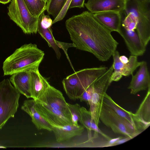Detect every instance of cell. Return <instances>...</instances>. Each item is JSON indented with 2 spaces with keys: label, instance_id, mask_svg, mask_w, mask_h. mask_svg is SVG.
Here are the masks:
<instances>
[{
  "label": "cell",
  "instance_id": "5bb4252c",
  "mask_svg": "<svg viewBox=\"0 0 150 150\" xmlns=\"http://www.w3.org/2000/svg\"><path fill=\"white\" fill-rule=\"evenodd\" d=\"M118 33L123 39L131 55L138 57L144 54L146 47L143 44L135 30H127L121 26Z\"/></svg>",
  "mask_w": 150,
  "mask_h": 150
},
{
  "label": "cell",
  "instance_id": "603a6c76",
  "mask_svg": "<svg viewBox=\"0 0 150 150\" xmlns=\"http://www.w3.org/2000/svg\"><path fill=\"white\" fill-rule=\"evenodd\" d=\"M103 101L119 115L127 120L137 129L133 119V113L121 107L106 93L104 95Z\"/></svg>",
  "mask_w": 150,
  "mask_h": 150
},
{
  "label": "cell",
  "instance_id": "f1b7e54d",
  "mask_svg": "<svg viewBox=\"0 0 150 150\" xmlns=\"http://www.w3.org/2000/svg\"><path fill=\"white\" fill-rule=\"evenodd\" d=\"M71 0H67L65 5L59 15L52 21V24L58 21H60L63 19L69 9V7Z\"/></svg>",
  "mask_w": 150,
  "mask_h": 150
},
{
  "label": "cell",
  "instance_id": "4fadbf2b",
  "mask_svg": "<svg viewBox=\"0 0 150 150\" xmlns=\"http://www.w3.org/2000/svg\"><path fill=\"white\" fill-rule=\"evenodd\" d=\"M132 75L131 80L128 87L130 90L131 94H135L150 86V74L146 61H142L139 70L135 75Z\"/></svg>",
  "mask_w": 150,
  "mask_h": 150
},
{
  "label": "cell",
  "instance_id": "e575fe53",
  "mask_svg": "<svg viewBox=\"0 0 150 150\" xmlns=\"http://www.w3.org/2000/svg\"><path fill=\"white\" fill-rule=\"evenodd\" d=\"M43 2L47 4L48 0H42Z\"/></svg>",
  "mask_w": 150,
  "mask_h": 150
},
{
  "label": "cell",
  "instance_id": "d6986e66",
  "mask_svg": "<svg viewBox=\"0 0 150 150\" xmlns=\"http://www.w3.org/2000/svg\"><path fill=\"white\" fill-rule=\"evenodd\" d=\"M35 106V100L33 99L26 100L24 101L21 109L30 116L32 122L38 130L45 129L52 131L53 127L37 112Z\"/></svg>",
  "mask_w": 150,
  "mask_h": 150
},
{
  "label": "cell",
  "instance_id": "d6a6232c",
  "mask_svg": "<svg viewBox=\"0 0 150 150\" xmlns=\"http://www.w3.org/2000/svg\"><path fill=\"white\" fill-rule=\"evenodd\" d=\"M119 59L120 60L124 63H127L128 60V58L124 55L120 56Z\"/></svg>",
  "mask_w": 150,
  "mask_h": 150
},
{
  "label": "cell",
  "instance_id": "4dcf8cb0",
  "mask_svg": "<svg viewBox=\"0 0 150 150\" xmlns=\"http://www.w3.org/2000/svg\"><path fill=\"white\" fill-rule=\"evenodd\" d=\"M40 16L41 23L42 27L45 28H51L52 24V21L50 17L45 15L44 11L41 13Z\"/></svg>",
  "mask_w": 150,
  "mask_h": 150
},
{
  "label": "cell",
  "instance_id": "ffe728a7",
  "mask_svg": "<svg viewBox=\"0 0 150 150\" xmlns=\"http://www.w3.org/2000/svg\"><path fill=\"white\" fill-rule=\"evenodd\" d=\"M30 71L28 70L15 73L12 75L9 79L14 87L27 98H31Z\"/></svg>",
  "mask_w": 150,
  "mask_h": 150
},
{
  "label": "cell",
  "instance_id": "d4e9b609",
  "mask_svg": "<svg viewBox=\"0 0 150 150\" xmlns=\"http://www.w3.org/2000/svg\"><path fill=\"white\" fill-rule=\"evenodd\" d=\"M67 0H48L46 10L54 18L59 15Z\"/></svg>",
  "mask_w": 150,
  "mask_h": 150
},
{
  "label": "cell",
  "instance_id": "ac0fdd59",
  "mask_svg": "<svg viewBox=\"0 0 150 150\" xmlns=\"http://www.w3.org/2000/svg\"><path fill=\"white\" fill-rule=\"evenodd\" d=\"M30 73L31 98L35 100L42 95L51 85L40 73L39 68L30 70Z\"/></svg>",
  "mask_w": 150,
  "mask_h": 150
},
{
  "label": "cell",
  "instance_id": "52a82bcc",
  "mask_svg": "<svg viewBox=\"0 0 150 150\" xmlns=\"http://www.w3.org/2000/svg\"><path fill=\"white\" fill-rule=\"evenodd\" d=\"M99 117L101 122L115 133L132 139L142 132L127 120L119 115L103 101Z\"/></svg>",
  "mask_w": 150,
  "mask_h": 150
},
{
  "label": "cell",
  "instance_id": "9c48e42d",
  "mask_svg": "<svg viewBox=\"0 0 150 150\" xmlns=\"http://www.w3.org/2000/svg\"><path fill=\"white\" fill-rule=\"evenodd\" d=\"M35 100L60 111L72 120L67 103L63 94L53 86L51 85L42 95Z\"/></svg>",
  "mask_w": 150,
  "mask_h": 150
},
{
  "label": "cell",
  "instance_id": "e0dca14e",
  "mask_svg": "<svg viewBox=\"0 0 150 150\" xmlns=\"http://www.w3.org/2000/svg\"><path fill=\"white\" fill-rule=\"evenodd\" d=\"M79 121L86 129L88 140L97 138L98 137L99 135L107 140H109L111 139L100 129L92 118L90 111L83 107H81L80 116Z\"/></svg>",
  "mask_w": 150,
  "mask_h": 150
},
{
  "label": "cell",
  "instance_id": "7c38bea8",
  "mask_svg": "<svg viewBox=\"0 0 150 150\" xmlns=\"http://www.w3.org/2000/svg\"><path fill=\"white\" fill-rule=\"evenodd\" d=\"M126 0H88L84 5L92 14L107 11L124 12Z\"/></svg>",
  "mask_w": 150,
  "mask_h": 150
},
{
  "label": "cell",
  "instance_id": "1f68e13d",
  "mask_svg": "<svg viewBox=\"0 0 150 150\" xmlns=\"http://www.w3.org/2000/svg\"><path fill=\"white\" fill-rule=\"evenodd\" d=\"M85 0H72L69 9L73 8H83L84 5Z\"/></svg>",
  "mask_w": 150,
  "mask_h": 150
},
{
  "label": "cell",
  "instance_id": "7a4b0ae2",
  "mask_svg": "<svg viewBox=\"0 0 150 150\" xmlns=\"http://www.w3.org/2000/svg\"><path fill=\"white\" fill-rule=\"evenodd\" d=\"M44 51L36 45L25 44L17 49L3 63L4 76L39 68L44 58Z\"/></svg>",
  "mask_w": 150,
  "mask_h": 150
},
{
  "label": "cell",
  "instance_id": "7402d4cb",
  "mask_svg": "<svg viewBox=\"0 0 150 150\" xmlns=\"http://www.w3.org/2000/svg\"><path fill=\"white\" fill-rule=\"evenodd\" d=\"M41 19L40 15L39 18L37 32L47 42L49 46L53 50L57 58L59 59L61 57V54L59 48L56 44V40L53 36L52 30L51 28H44L41 24Z\"/></svg>",
  "mask_w": 150,
  "mask_h": 150
},
{
  "label": "cell",
  "instance_id": "277c9868",
  "mask_svg": "<svg viewBox=\"0 0 150 150\" xmlns=\"http://www.w3.org/2000/svg\"><path fill=\"white\" fill-rule=\"evenodd\" d=\"M124 12L131 13L136 17V32L146 47L150 40V0H128Z\"/></svg>",
  "mask_w": 150,
  "mask_h": 150
},
{
  "label": "cell",
  "instance_id": "836d02e7",
  "mask_svg": "<svg viewBox=\"0 0 150 150\" xmlns=\"http://www.w3.org/2000/svg\"><path fill=\"white\" fill-rule=\"evenodd\" d=\"M11 0H0V3L3 4H7L11 1Z\"/></svg>",
  "mask_w": 150,
  "mask_h": 150
},
{
  "label": "cell",
  "instance_id": "2e32d148",
  "mask_svg": "<svg viewBox=\"0 0 150 150\" xmlns=\"http://www.w3.org/2000/svg\"><path fill=\"white\" fill-rule=\"evenodd\" d=\"M94 17L103 26L111 32L118 33L121 26V13L115 11H107L93 14Z\"/></svg>",
  "mask_w": 150,
  "mask_h": 150
},
{
  "label": "cell",
  "instance_id": "44dd1931",
  "mask_svg": "<svg viewBox=\"0 0 150 150\" xmlns=\"http://www.w3.org/2000/svg\"><path fill=\"white\" fill-rule=\"evenodd\" d=\"M84 129L83 126L69 125L61 127H53L52 131L54 132L56 141L61 143L68 141L74 137L81 135Z\"/></svg>",
  "mask_w": 150,
  "mask_h": 150
},
{
  "label": "cell",
  "instance_id": "9a60e30c",
  "mask_svg": "<svg viewBox=\"0 0 150 150\" xmlns=\"http://www.w3.org/2000/svg\"><path fill=\"white\" fill-rule=\"evenodd\" d=\"M133 118L137 129L141 132L150 125V86Z\"/></svg>",
  "mask_w": 150,
  "mask_h": 150
},
{
  "label": "cell",
  "instance_id": "5b68a950",
  "mask_svg": "<svg viewBox=\"0 0 150 150\" xmlns=\"http://www.w3.org/2000/svg\"><path fill=\"white\" fill-rule=\"evenodd\" d=\"M20 95L9 79H4L0 82V129L10 118L14 117Z\"/></svg>",
  "mask_w": 150,
  "mask_h": 150
},
{
  "label": "cell",
  "instance_id": "ba28073f",
  "mask_svg": "<svg viewBox=\"0 0 150 150\" xmlns=\"http://www.w3.org/2000/svg\"><path fill=\"white\" fill-rule=\"evenodd\" d=\"M113 70L112 64L106 71L93 83V91L88 104L92 118L98 126L99 114L103 98L112 82L111 77Z\"/></svg>",
  "mask_w": 150,
  "mask_h": 150
},
{
  "label": "cell",
  "instance_id": "8fae6325",
  "mask_svg": "<svg viewBox=\"0 0 150 150\" xmlns=\"http://www.w3.org/2000/svg\"><path fill=\"white\" fill-rule=\"evenodd\" d=\"M35 109L40 115L53 127L73 125L72 120L60 111L35 100Z\"/></svg>",
  "mask_w": 150,
  "mask_h": 150
},
{
  "label": "cell",
  "instance_id": "cb8c5ba5",
  "mask_svg": "<svg viewBox=\"0 0 150 150\" xmlns=\"http://www.w3.org/2000/svg\"><path fill=\"white\" fill-rule=\"evenodd\" d=\"M31 14L35 17H39L46 10L47 4L42 0H24Z\"/></svg>",
  "mask_w": 150,
  "mask_h": 150
},
{
  "label": "cell",
  "instance_id": "484cf974",
  "mask_svg": "<svg viewBox=\"0 0 150 150\" xmlns=\"http://www.w3.org/2000/svg\"><path fill=\"white\" fill-rule=\"evenodd\" d=\"M126 16L122 21L121 26L127 30H135L137 25V20L136 16L130 12L125 13Z\"/></svg>",
  "mask_w": 150,
  "mask_h": 150
},
{
  "label": "cell",
  "instance_id": "6da1fadb",
  "mask_svg": "<svg viewBox=\"0 0 150 150\" xmlns=\"http://www.w3.org/2000/svg\"><path fill=\"white\" fill-rule=\"evenodd\" d=\"M66 28L75 47L93 54L99 61H108L119 44L111 32L88 11L74 16L65 22Z\"/></svg>",
  "mask_w": 150,
  "mask_h": 150
},
{
  "label": "cell",
  "instance_id": "f546056e",
  "mask_svg": "<svg viewBox=\"0 0 150 150\" xmlns=\"http://www.w3.org/2000/svg\"><path fill=\"white\" fill-rule=\"evenodd\" d=\"M56 42L59 48L62 49L64 51L66 55V56L67 59L69 60L70 64L71 66L72 67V69H73V67L70 61L69 57L68 56L67 53V51L68 48L70 47H75L74 45L72 43H67L61 42L56 40Z\"/></svg>",
  "mask_w": 150,
  "mask_h": 150
},
{
  "label": "cell",
  "instance_id": "3957f363",
  "mask_svg": "<svg viewBox=\"0 0 150 150\" xmlns=\"http://www.w3.org/2000/svg\"><path fill=\"white\" fill-rule=\"evenodd\" d=\"M108 69L104 66L86 68L68 76L62 81L66 94L71 100H75L79 99L85 91Z\"/></svg>",
  "mask_w": 150,
  "mask_h": 150
},
{
  "label": "cell",
  "instance_id": "8d00e7d4",
  "mask_svg": "<svg viewBox=\"0 0 150 150\" xmlns=\"http://www.w3.org/2000/svg\"></svg>",
  "mask_w": 150,
  "mask_h": 150
},
{
  "label": "cell",
  "instance_id": "8992f818",
  "mask_svg": "<svg viewBox=\"0 0 150 150\" xmlns=\"http://www.w3.org/2000/svg\"><path fill=\"white\" fill-rule=\"evenodd\" d=\"M7 8L10 19L25 34L37 33L39 17L31 14L24 0H11Z\"/></svg>",
  "mask_w": 150,
  "mask_h": 150
},
{
  "label": "cell",
  "instance_id": "4316f807",
  "mask_svg": "<svg viewBox=\"0 0 150 150\" xmlns=\"http://www.w3.org/2000/svg\"><path fill=\"white\" fill-rule=\"evenodd\" d=\"M67 104L71 114L73 124L74 126H78V122L80 118L81 107L78 103L72 104L67 103Z\"/></svg>",
  "mask_w": 150,
  "mask_h": 150
},
{
  "label": "cell",
  "instance_id": "83f0119b",
  "mask_svg": "<svg viewBox=\"0 0 150 150\" xmlns=\"http://www.w3.org/2000/svg\"><path fill=\"white\" fill-rule=\"evenodd\" d=\"M93 83L85 91L80 97L79 99L80 101L85 102L88 104L93 91Z\"/></svg>",
  "mask_w": 150,
  "mask_h": 150
},
{
  "label": "cell",
  "instance_id": "30bf717a",
  "mask_svg": "<svg viewBox=\"0 0 150 150\" xmlns=\"http://www.w3.org/2000/svg\"><path fill=\"white\" fill-rule=\"evenodd\" d=\"M112 56L113 59V70L111 77L112 82L119 81L123 76H126L132 74L142 63V61H138L137 57L132 55L129 56L127 63H122L119 59V52L116 50Z\"/></svg>",
  "mask_w": 150,
  "mask_h": 150
},
{
  "label": "cell",
  "instance_id": "d590c367",
  "mask_svg": "<svg viewBox=\"0 0 150 150\" xmlns=\"http://www.w3.org/2000/svg\"><path fill=\"white\" fill-rule=\"evenodd\" d=\"M126 0L127 1H128V0Z\"/></svg>",
  "mask_w": 150,
  "mask_h": 150
}]
</instances>
